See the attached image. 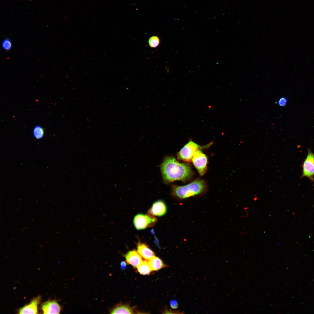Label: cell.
Here are the masks:
<instances>
[{"instance_id":"obj_13","label":"cell","mask_w":314,"mask_h":314,"mask_svg":"<svg viewBox=\"0 0 314 314\" xmlns=\"http://www.w3.org/2000/svg\"><path fill=\"white\" fill-rule=\"evenodd\" d=\"M148 263L152 271H157L167 266L160 258L155 256L149 260Z\"/></svg>"},{"instance_id":"obj_20","label":"cell","mask_w":314,"mask_h":314,"mask_svg":"<svg viewBox=\"0 0 314 314\" xmlns=\"http://www.w3.org/2000/svg\"><path fill=\"white\" fill-rule=\"evenodd\" d=\"M120 267L122 270H124L126 267V264L124 261H122L120 263Z\"/></svg>"},{"instance_id":"obj_2","label":"cell","mask_w":314,"mask_h":314,"mask_svg":"<svg viewBox=\"0 0 314 314\" xmlns=\"http://www.w3.org/2000/svg\"><path fill=\"white\" fill-rule=\"evenodd\" d=\"M205 187L204 182L197 180L185 185L174 186L172 192L174 196L182 199L201 194Z\"/></svg>"},{"instance_id":"obj_9","label":"cell","mask_w":314,"mask_h":314,"mask_svg":"<svg viewBox=\"0 0 314 314\" xmlns=\"http://www.w3.org/2000/svg\"><path fill=\"white\" fill-rule=\"evenodd\" d=\"M41 299L40 296H38L33 299L28 304L21 308L19 311V314H37L38 313V306Z\"/></svg>"},{"instance_id":"obj_5","label":"cell","mask_w":314,"mask_h":314,"mask_svg":"<svg viewBox=\"0 0 314 314\" xmlns=\"http://www.w3.org/2000/svg\"><path fill=\"white\" fill-rule=\"evenodd\" d=\"M192 161L199 174L202 176L207 170V158L201 150H197L193 157Z\"/></svg>"},{"instance_id":"obj_19","label":"cell","mask_w":314,"mask_h":314,"mask_svg":"<svg viewBox=\"0 0 314 314\" xmlns=\"http://www.w3.org/2000/svg\"><path fill=\"white\" fill-rule=\"evenodd\" d=\"M170 305L171 308L174 309L177 308L178 306V302L177 301L175 300H171L170 301Z\"/></svg>"},{"instance_id":"obj_11","label":"cell","mask_w":314,"mask_h":314,"mask_svg":"<svg viewBox=\"0 0 314 314\" xmlns=\"http://www.w3.org/2000/svg\"><path fill=\"white\" fill-rule=\"evenodd\" d=\"M137 251L143 258L149 260L154 256V253L146 245L139 242L138 244Z\"/></svg>"},{"instance_id":"obj_14","label":"cell","mask_w":314,"mask_h":314,"mask_svg":"<svg viewBox=\"0 0 314 314\" xmlns=\"http://www.w3.org/2000/svg\"><path fill=\"white\" fill-rule=\"evenodd\" d=\"M137 268L140 274L143 275L149 274L152 271L148 262L146 261H143L137 267Z\"/></svg>"},{"instance_id":"obj_3","label":"cell","mask_w":314,"mask_h":314,"mask_svg":"<svg viewBox=\"0 0 314 314\" xmlns=\"http://www.w3.org/2000/svg\"><path fill=\"white\" fill-rule=\"evenodd\" d=\"M204 147L190 140L178 153V158L179 159L185 162L190 161L196 151Z\"/></svg>"},{"instance_id":"obj_8","label":"cell","mask_w":314,"mask_h":314,"mask_svg":"<svg viewBox=\"0 0 314 314\" xmlns=\"http://www.w3.org/2000/svg\"><path fill=\"white\" fill-rule=\"evenodd\" d=\"M42 309L44 314H59L61 307L55 300H48L44 303Z\"/></svg>"},{"instance_id":"obj_17","label":"cell","mask_w":314,"mask_h":314,"mask_svg":"<svg viewBox=\"0 0 314 314\" xmlns=\"http://www.w3.org/2000/svg\"><path fill=\"white\" fill-rule=\"evenodd\" d=\"M2 46L3 49L6 50L8 51L11 48V43L9 39H6L3 41Z\"/></svg>"},{"instance_id":"obj_12","label":"cell","mask_w":314,"mask_h":314,"mask_svg":"<svg viewBox=\"0 0 314 314\" xmlns=\"http://www.w3.org/2000/svg\"><path fill=\"white\" fill-rule=\"evenodd\" d=\"M135 309L128 304H119L115 307L110 311L111 314L125 313L133 314L135 313Z\"/></svg>"},{"instance_id":"obj_10","label":"cell","mask_w":314,"mask_h":314,"mask_svg":"<svg viewBox=\"0 0 314 314\" xmlns=\"http://www.w3.org/2000/svg\"><path fill=\"white\" fill-rule=\"evenodd\" d=\"M124 256L127 263L134 268L137 267L143 261L141 256L135 250L128 252Z\"/></svg>"},{"instance_id":"obj_15","label":"cell","mask_w":314,"mask_h":314,"mask_svg":"<svg viewBox=\"0 0 314 314\" xmlns=\"http://www.w3.org/2000/svg\"><path fill=\"white\" fill-rule=\"evenodd\" d=\"M44 133V129L40 126H36L34 128L33 134L34 137L36 139L41 138L43 136Z\"/></svg>"},{"instance_id":"obj_4","label":"cell","mask_w":314,"mask_h":314,"mask_svg":"<svg viewBox=\"0 0 314 314\" xmlns=\"http://www.w3.org/2000/svg\"><path fill=\"white\" fill-rule=\"evenodd\" d=\"M156 222V219L154 216L143 214L136 215L133 220V224L138 230L145 229L154 226Z\"/></svg>"},{"instance_id":"obj_7","label":"cell","mask_w":314,"mask_h":314,"mask_svg":"<svg viewBox=\"0 0 314 314\" xmlns=\"http://www.w3.org/2000/svg\"><path fill=\"white\" fill-rule=\"evenodd\" d=\"M167 211V207L163 200H158L154 202L148 213L149 214L154 216H161L165 215Z\"/></svg>"},{"instance_id":"obj_1","label":"cell","mask_w":314,"mask_h":314,"mask_svg":"<svg viewBox=\"0 0 314 314\" xmlns=\"http://www.w3.org/2000/svg\"><path fill=\"white\" fill-rule=\"evenodd\" d=\"M160 169L163 180L166 183L178 180L185 181L190 179L193 174L188 164L180 163L172 156L164 159Z\"/></svg>"},{"instance_id":"obj_18","label":"cell","mask_w":314,"mask_h":314,"mask_svg":"<svg viewBox=\"0 0 314 314\" xmlns=\"http://www.w3.org/2000/svg\"><path fill=\"white\" fill-rule=\"evenodd\" d=\"M287 99L284 97H281L277 102L278 104L280 106L283 107L285 106L287 103Z\"/></svg>"},{"instance_id":"obj_6","label":"cell","mask_w":314,"mask_h":314,"mask_svg":"<svg viewBox=\"0 0 314 314\" xmlns=\"http://www.w3.org/2000/svg\"><path fill=\"white\" fill-rule=\"evenodd\" d=\"M314 175V154L309 150L307 156L303 166L302 176H306L313 180Z\"/></svg>"},{"instance_id":"obj_16","label":"cell","mask_w":314,"mask_h":314,"mask_svg":"<svg viewBox=\"0 0 314 314\" xmlns=\"http://www.w3.org/2000/svg\"><path fill=\"white\" fill-rule=\"evenodd\" d=\"M160 42L159 38L156 36H153L149 38V46L152 48H155L159 44Z\"/></svg>"}]
</instances>
